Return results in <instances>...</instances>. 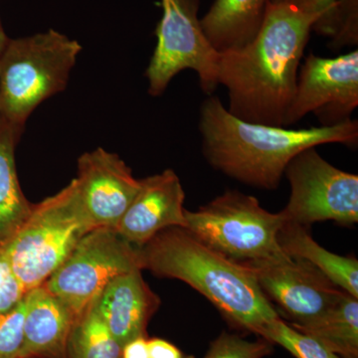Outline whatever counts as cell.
I'll return each mask as SVG.
<instances>
[{"label":"cell","mask_w":358,"mask_h":358,"mask_svg":"<svg viewBox=\"0 0 358 358\" xmlns=\"http://www.w3.org/2000/svg\"><path fill=\"white\" fill-rule=\"evenodd\" d=\"M319 18L268 1L253 41L219 53L218 85L227 89L231 114L253 124L284 127L301 60Z\"/></svg>","instance_id":"6da1fadb"},{"label":"cell","mask_w":358,"mask_h":358,"mask_svg":"<svg viewBox=\"0 0 358 358\" xmlns=\"http://www.w3.org/2000/svg\"><path fill=\"white\" fill-rule=\"evenodd\" d=\"M202 152L214 169L244 185L274 190L296 155L327 143L355 147L358 122L293 129L238 119L220 99L209 96L200 109Z\"/></svg>","instance_id":"7a4b0ae2"},{"label":"cell","mask_w":358,"mask_h":358,"mask_svg":"<svg viewBox=\"0 0 358 358\" xmlns=\"http://www.w3.org/2000/svg\"><path fill=\"white\" fill-rule=\"evenodd\" d=\"M141 267L159 278L185 282L240 329L260 336L279 313L255 275L207 247L185 228L162 230L141 247Z\"/></svg>","instance_id":"3957f363"},{"label":"cell","mask_w":358,"mask_h":358,"mask_svg":"<svg viewBox=\"0 0 358 358\" xmlns=\"http://www.w3.org/2000/svg\"><path fill=\"white\" fill-rule=\"evenodd\" d=\"M82 49L54 29L9 38L0 55V117L25 127L40 103L64 91Z\"/></svg>","instance_id":"277c9868"},{"label":"cell","mask_w":358,"mask_h":358,"mask_svg":"<svg viewBox=\"0 0 358 358\" xmlns=\"http://www.w3.org/2000/svg\"><path fill=\"white\" fill-rule=\"evenodd\" d=\"M92 229L73 179L61 192L33 205L24 222L0 247L27 293L43 285Z\"/></svg>","instance_id":"5b68a950"},{"label":"cell","mask_w":358,"mask_h":358,"mask_svg":"<svg viewBox=\"0 0 358 358\" xmlns=\"http://www.w3.org/2000/svg\"><path fill=\"white\" fill-rule=\"evenodd\" d=\"M185 229L233 262L249 265L288 257L278 241L281 212L264 209L252 195L227 190L199 210L185 209Z\"/></svg>","instance_id":"8992f818"},{"label":"cell","mask_w":358,"mask_h":358,"mask_svg":"<svg viewBox=\"0 0 358 358\" xmlns=\"http://www.w3.org/2000/svg\"><path fill=\"white\" fill-rule=\"evenodd\" d=\"M160 4L157 43L145 70L148 93L162 96L178 73L190 69L199 74L202 91L211 96L218 86L219 52L202 29L200 0H160Z\"/></svg>","instance_id":"52a82bcc"},{"label":"cell","mask_w":358,"mask_h":358,"mask_svg":"<svg viewBox=\"0 0 358 358\" xmlns=\"http://www.w3.org/2000/svg\"><path fill=\"white\" fill-rule=\"evenodd\" d=\"M141 268V247L115 229L94 228L44 282L77 315L90 307L117 275Z\"/></svg>","instance_id":"ba28073f"},{"label":"cell","mask_w":358,"mask_h":358,"mask_svg":"<svg viewBox=\"0 0 358 358\" xmlns=\"http://www.w3.org/2000/svg\"><path fill=\"white\" fill-rule=\"evenodd\" d=\"M291 194L281 211L286 222L310 226L322 221L343 225L358 222V176L345 173L307 148L289 162L286 171Z\"/></svg>","instance_id":"9c48e42d"},{"label":"cell","mask_w":358,"mask_h":358,"mask_svg":"<svg viewBox=\"0 0 358 358\" xmlns=\"http://www.w3.org/2000/svg\"><path fill=\"white\" fill-rule=\"evenodd\" d=\"M358 106V51L334 58L310 54L299 70L293 101L285 115L284 128L308 114L322 127L350 120Z\"/></svg>","instance_id":"30bf717a"},{"label":"cell","mask_w":358,"mask_h":358,"mask_svg":"<svg viewBox=\"0 0 358 358\" xmlns=\"http://www.w3.org/2000/svg\"><path fill=\"white\" fill-rule=\"evenodd\" d=\"M245 266L255 275L266 298L275 301L294 324L315 319L345 294L301 259L288 256Z\"/></svg>","instance_id":"8fae6325"},{"label":"cell","mask_w":358,"mask_h":358,"mask_svg":"<svg viewBox=\"0 0 358 358\" xmlns=\"http://www.w3.org/2000/svg\"><path fill=\"white\" fill-rule=\"evenodd\" d=\"M74 181L94 228L115 229L141 187V179L134 178L131 167L102 148L79 157Z\"/></svg>","instance_id":"7c38bea8"},{"label":"cell","mask_w":358,"mask_h":358,"mask_svg":"<svg viewBox=\"0 0 358 358\" xmlns=\"http://www.w3.org/2000/svg\"><path fill=\"white\" fill-rule=\"evenodd\" d=\"M185 193L173 169L141 179V187L115 230L143 247L162 230L186 227Z\"/></svg>","instance_id":"4fadbf2b"},{"label":"cell","mask_w":358,"mask_h":358,"mask_svg":"<svg viewBox=\"0 0 358 358\" xmlns=\"http://www.w3.org/2000/svg\"><path fill=\"white\" fill-rule=\"evenodd\" d=\"M141 268L115 277L94 301L96 312L117 339L126 345L147 336V327L160 306V299L143 280Z\"/></svg>","instance_id":"5bb4252c"},{"label":"cell","mask_w":358,"mask_h":358,"mask_svg":"<svg viewBox=\"0 0 358 358\" xmlns=\"http://www.w3.org/2000/svg\"><path fill=\"white\" fill-rule=\"evenodd\" d=\"M23 341L20 358L59 357L78 315L43 285L25 294Z\"/></svg>","instance_id":"9a60e30c"},{"label":"cell","mask_w":358,"mask_h":358,"mask_svg":"<svg viewBox=\"0 0 358 358\" xmlns=\"http://www.w3.org/2000/svg\"><path fill=\"white\" fill-rule=\"evenodd\" d=\"M268 3V0H214L200 20L202 29L219 53L242 48L258 34Z\"/></svg>","instance_id":"2e32d148"},{"label":"cell","mask_w":358,"mask_h":358,"mask_svg":"<svg viewBox=\"0 0 358 358\" xmlns=\"http://www.w3.org/2000/svg\"><path fill=\"white\" fill-rule=\"evenodd\" d=\"M278 241L289 256L310 263L339 289L358 299L357 259L327 251L315 241L308 228L300 224L285 222Z\"/></svg>","instance_id":"e0dca14e"},{"label":"cell","mask_w":358,"mask_h":358,"mask_svg":"<svg viewBox=\"0 0 358 358\" xmlns=\"http://www.w3.org/2000/svg\"><path fill=\"white\" fill-rule=\"evenodd\" d=\"M25 127L0 117V246L6 243L32 210L23 194L15 164V148Z\"/></svg>","instance_id":"ac0fdd59"},{"label":"cell","mask_w":358,"mask_h":358,"mask_svg":"<svg viewBox=\"0 0 358 358\" xmlns=\"http://www.w3.org/2000/svg\"><path fill=\"white\" fill-rule=\"evenodd\" d=\"M339 358H358V299L345 293L331 308L310 322H289Z\"/></svg>","instance_id":"d6986e66"},{"label":"cell","mask_w":358,"mask_h":358,"mask_svg":"<svg viewBox=\"0 0 358 358\" xmlns=\"http://www.w3.org/2000/svg\"><path fill=\"white\" fill-rule=\"evenodd\" d=\"M66 352L70 358H122V345L110 334L94 303L78 315Z\"/></svg>","instance_id":"ffe728a7"},{"label":"cell","mask_w":358,"mask_h":358,"mask_svg":"<svg viewBox=\"0 0 358 358\" xmlns=\"http://www.w3.org/2000/svg\"><path fill=\"white\" fill-rule=\"evenodd\" d=\"M312 30L331 38L329 48L339 50L358 43V0H338L334 8L313 23Z\"/></svg>","instance_id":"44dd1931"},{"label":"cell","mask_w":358,"mask_h":358,"mask_svg":"<svg viewBox=\"0 0 358 358\" xmlns=\"http://www.w3.org/2000/svg\"><path fill=\"white\" fill-rule=\"evenodd\" d=\"M260 338L272 345H279L296 358H331L319 341L287 324L281 317L273 320L261 334Z\"/></svg>","instance_id":"7402d4cb"},{"label":"cell","mask_w":358,"mask_h":358,"mask_svg":"<svg viewBox=\"0 0 358 358\" xmlns=\"http://www.w3.org/2000/svg\"><path fill=\"white\" fill-rule=\"evenodd\" d=\"M272 352V343L262 338L250 341L237 334L223 333L212 341L204 358H263Z\"/></svg>","instance_id":"603a6c76"},{"label":"cell","mask_w":358,"mask_h":358,"mask_svg":"<svg viewBox=\"0 0 358 358\" xmlns=\"http://www.w3.org/2000/svg\"><path fill=\"white\" fill-rule=\"evenodd\" d=\"M24 313L23 299L13 310L0 315V358H20Z\"/></svg>","instance_id":"cb8c5ba5"},{"label":"cell","mask_w":358,"mask_h":358,"mask_svg":"<svg viewBox=\"0 0 358 358\" xmlns=\"http://www.w3.org/2000/svg\"><path fill=\"white\" fill-rule=\"evenodd\" d=\"M26 292L14 275L0 247V315L15 308L24 299Z\"/></svg>","instance_id":"d4e9b609"},{"label":"cell","mask_w":358,"mask_h":358,"mask_svg":"<svg viewBox=\"0 0 358 358\" xmlns=\"http://www.w3.org/2000/svg\"><path fill=\"white\" fill-rule=\"evenodd\" d=\"M271 3L288 4L299 10L320 17L326 15L336 6L338 0H268Z\"/></svg>","instance_id":"484cf974"},{"label":"cell","mask_w":358,"mask_h":358,"mask_svg":"<svg viewBox=\"0 0 358 358\" xmlns=\"http://www.w3.org/2000/svg\"><path fill=\"white\" fill-rule=\"evenodd\" d=\"M150 358H193L187 357L178 348L166 339H148Z\"/></svg>","instance_id":"4316f807"},{"label":"cell","mask_w":358,"mask_h":358,"mask_svg":"<svg viewBox=\"0 0 358 358\" xmlns=\"http://www.w3.org/2000/svg\"><path fill=\"white\" fill-rule=\"evenodd\" d=\"M122 358H150L147 336H138L122 345Z\"/></svg>","instance_id":"83f0119b"},{"label":"cell","mask_w":358,"mask_h":358,"mask_svg":"<svg viewBox=\"0 0 358 358\" xmlns=\"http://www.w3.org/2000/svg\"><path fill=\"white\" fill-rule=\"evenodd\" d=\"M9 37L7 36L6 31H4L3 26L1 24V20H0V55L6 48L7 42H8Z\"/></svg>","instance_id":"f1b7e54d"},{"label":"cell","mask_w":358,"mask_h":358,"mask_svg":"<svg viewBox=\"0 0 358 358\" xmlns=\"http://www.w3.org/2000/svg\"><path fill=\"white\" fill-rule=\"evenodd\" d=\"M331 358H339V357H336V355H331Z\"/></svg>","instance_id":"f546056e"}]
</instances>
